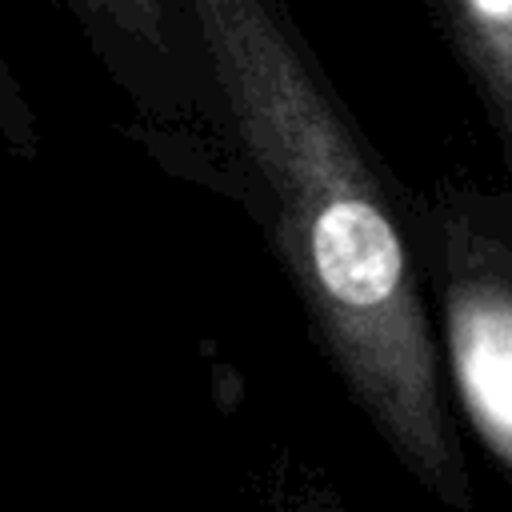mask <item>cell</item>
Wrapping results in <instances>:
<instances>
[{"label":"cell","instance_id":"5","mask_svg":"<svg viewBox=\"0 0 512 512\" xmlns=\"http://www.w3.org/2000/svg\"><path fill=\"white\" fill-rule=\"evenodd\" d=\"M0 144L20 160H32L40 152V120L4 44H0Z\"/></svg>","mask_w":512,"mask_h":512},{"label":"cell","instance_id":"1","mask_svg":"<svg viewBox=\"0 0 512 512\" xmlns=\"http://www.w3.org/2000/svg\"><path fill=\"white\" fill-rule=\"evenodd\" d=\"M208 128L364 420L444 504L472 480L448 408L412 208L284 0H184Z\"/></svg>","mask_w":512,"mask_h":512},{"label":"cell","instance_id":"3","mask_svg":"<svg viewBox=\"0 0 512 512\" xmlns=\"http://www.w3.org/2000/svg\"><path fill=\"white\" fill-rule=\"evenodd\" d=\"M140 116L184 128L204 116V80L184 0H56ZM208 120V116H204Z\"/></svg>","mask_w":512,"mask_h":512},{"label":"cell","instance_id":"4","mask_svg":"<svg viewBox=\"0 0 512 512\" xmlns=\"http://www.w3.org/2000/svg\"><path fill=\"white\" fill-rule=\"evenodd\" d=\"M428 8L496 128L512 180V0H428Z\"/></svg>","mask_w":512,"mask_h":512},{"label":"cell","instance_id":"2","mask_svg":"<svg viewBox=\"0 0 512 512\" xmlns=\"http://www.w3.org/2000/svg\"><path fill=\"white\" fill-rule=\"evenodd\" d=\"M408 208L440 308L448 400H460L472 436L512 472V188L488 196L440 184Z\"/></svg>","mask_w":512,"mask_h":512}]
</instances>
